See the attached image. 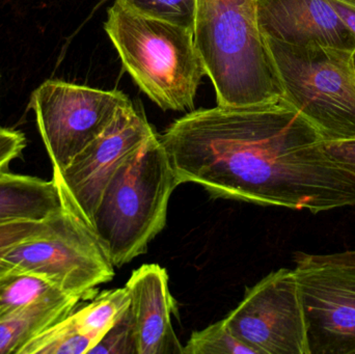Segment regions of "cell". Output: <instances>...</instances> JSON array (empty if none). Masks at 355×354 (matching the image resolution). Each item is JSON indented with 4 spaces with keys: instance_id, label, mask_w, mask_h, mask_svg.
I'll return each mask as SVG.
<instances>
[{
    "instance_id": "obj_16",
    "label": "cell",
    "mask_w": 355,
    "mask_h": 354,
    "mask_svg": "<svg viewBox=\"0 0 355 354\" xmlns=\"http://www.w3.org/2000/svg\"><path fill=\"white\" fill-rule=\"evenodd\" d=\"M60 293L64 292L43 276L0 270V320L40 299Z\"/></svg>"
},
{
    "instance_id": "obj_8",
    "label": "cell",
    "mask_w": 355,
    "mask_h": 354,
    "mask_svg": "<svg viewBox=\"0 0 355 354\" xmlns=\"http://www.w3.org/2000/svg\"><path fill=\"white\" fill-rule=\"evenodd\" d=\"M225 321L256 354H310L295 269L270 272L246 291Z\"/></svg>"
},
{
    "instance_id": "obj_5",
    "label": "cell",
    "mask_w": 355,
    "mask_h": 354,
    "mask_svg": "<svg viewBox=\"0 0 355 354\" xmlns=\"http://www.w3.org/2000/svg\"><path fill=\"white\" fill-rule=\"evenodd\" d=\"M265 39L283 99L316 127L325 141L354 139V51Z\"/></svg>"
},
{
    "instance_id": "obj_4",
    "label": "cell",
    "mask_w": 355,
    "mask_h": 354,
    "mask_svg": "<svg viewBox=\"0 0 355 354\" xmlns=\"http://www.w3.org/2000/svg\"><path fill=\"white\" fill-rule=\"evenodd\" d=\"M104 29L125 70L154 103L164 110L193 109L206 70L192 29L118 0L108 8Z\"/></svg>"
},
{
    "instance_id": "obj_7",
    "label": "cell",
    "mask_w": 355,
    "mask_h": 354,
    "mask_svg": "<svg viewBox=\"0 0 355 354\" xmlns=\"http://www.w3.org/2000/svg\"><path fill=\"white\" fill-rule=\"evenodd\" d=\"M131 101L119 91H103L62 80H46L31 93L37 130L53 170H62Z\"/></svg>"
},
{
    "instance_id": "obj_3",
    "label": "cell",
    "mask_w": 355,
    "mask_h": 354,
    "mask_svg": "<svg viewBox=\"0 0 355 354\" xmlns=\"http://www.w3.org/2000/svg\"><path fill=\"white\" fill-rule=\"evenodd\" d=\"M180 184L157 133L116 170L92 220L114 267L147 253L166 227L168 203Z\"/></svg>"
},
{
    "instance_id": "obj_6",
    "label": "cell",
    "mask_w": 355,
    "mask_h": 354,
    "mask_svg": "<svg viewBox=\"0 0 355 354\" xmlns=\"http://www.w3.org/2000/svg\"><path fill=\"white\" fill-rule=\"evenodd\" d=\"M0 270L43 276L62 292L87 299L114 278V264L92 227L62 204L45 232L1 255Z\"/></svg>"
},
{
    "instance_id": "obj_12",
    "label": "cell",
    "mask_w": 355,
    "mask_h": 354,
    "mask_svg": "<svg viewBox=\"0 0 355 354\" xmlns=\"http://www.w3.org/2000/svg\"><path fill=\"white\" fill-rule=\"evenodd\" d=\"M135 319L139 354H183L173 326L177 303L168 285L166 270L158 264L135 269L126 283Z\"/></svg>"
},
{
    "instance_id": "obj_20",
    "label": "cell",
    "mask_w": 355,
    "mask_h": 354,
    "mask_svg": "<svg viewBox=\"0 0 355 354\" xmlns=\"http://www.w3.org/2000/svg\"><path fill=\"white\" fill-rule=\"evenodd\" d=\"M89 354H139L135 319L130 307L114 322Z\"/></svg>"
},
{
    "instance_id": "obj_21",
    "label": "cell",
    "mask_w": 355,
    "mask_h": 354,
    "mask_svg": "<svg viewBox=\"0 0 355 354\" xmlns=\"http://www.w3.org/2000/svg\"><path fill=\"white\" fill-rule=\"evenodd\" d=\"M51 218L41 222L12 220L0 222V257L15 245L45 232L49 228Z\"/></svg>"
},
{
    "instance_id": "obj_26",
    "label": "cell",
    "mask_w": 355,
    "mask_h": 354,
    "mask_svg": "<svg viewBox=\"0 0 355 354\" xmlns=\"http://www.w3.org/2000/svg\"><path fill=\"white\" fill-rule=\"evenodd\" d=\"M352 58H354V71H355V51L354 52V56H352Z\"/></svg>"
},
{
    "instance_id": "obj_23",
    "label": "cell",
    "mask_w": 355,
    "mask_h": 354,
    "mask_svg": "<svg viewBox=\"0 0 355 354\" xmlns=\"http://www.w3.org/2000/svg\"><path fill=\"white\" fill-rule=\"evenodd\" d=\"M325 149L340 166L349 170L355 176V137L325 141Z\"/></svg>"
},
{
    "instance_id": "obj_13",
    "label": "cell",
    "mask_w": 355,
    "mask_h": 354,
    "mask_svg": "<svg viewBox=\"0 0 355 354\" xmlns=\"http://www.w3.org/2000/svg\"><path fill=\"white\" fill-rule=\"evenodd\" d=\"M60 209L62 202L53 179L45 180L8 170L0 172V222H41Z\"/></svg>"
},
{
    "instance_id": "obj_15",
    "label": "cell",
    "mask_w": 355,
    "mask_h": 354,
    "mask_svg": "<svg viewBox=\"0 0 355 354\" xmlns=\"http://www.w3.org/2000/svg\"><path fill=\"white\" fill-rule=\"evenodd\" d=\"M80 303L72 312L79 330L99 342L114 322L130 307V295L126 287L106 290Z\"/></svg>"
},
{
    "instance_id": "obj_22",
    "label": "cell",
    "mask_w": 355,
    "mask_h": 354,
    "mask_svg": "<svg viewBox=\"0 0 355 354\" xmlns=\"http://www.w3.org/2000/svg\"><path fill=\"white\" fill-rule=\"evenodd\" d=\"M26 137L21 131L0 127V172H6L10 163L22 155Z\"/></svg>"
},
{
    "instance_id": "obj_17",
    "label": "cell",
    "mask_w": 355,
    "mask_h": 354,
    "mask_svg": "<svg viewBox=\"0 0 355 354\" xmlns=\"http://www.w3.org/2000/svg\"><path fill=\"white\" fill-rule=\"evenodd\" d=\"M96 344L79 330L71 313L29 341L18 354H89Z\"/></svg>"
},
{
    "instance_id": "obj_9",
    "label": "cell",
    "mask_w": 355,
    "mask_h": 354,
    "mask_svg": "<svg viewBox=\"0 0 355 354\" xmlns=\"http://www.w3.org/2000/svg\"><path fill=\"white\" fill-rule=\"evenodd\" d=\"M143 112L130 105L121 108L105 130L62 170H53L62 205L92 227V220L114 172L155 135Z\"/></svg>"
},
{
    "instance_id": "obj_25",
    "label": "cell",
    "mask_w": 355,
    "mask_h": 354,
    "mask_svg": "<svg viewBox=\"0 0 355 354\" xmlns=\"http://www.w3.org/2000/svg\"><path fill=\"white\" fill-rule=\"evenodd\" d=\"M329 1L355 35V0H329Z\"/></svg>"
},
{
    "instance_id": "obj_18",
    "label": "cell",
    "mask_w": 355,
    "mask_h": 354,
    "mask_svg": "<svg viewBox=\"0 0 355 354\" xmlns=\"http://www.w3.org/2000/svg\"><path fill=\"white\" fill-rule=\"evenodd\" d=\"M183 354H256L238 340L225 319L193 332L183 346Z\"/></svg>"
},
{
    "instance_id": "obj_19",
    "label": "cell",
    "mask_w": 355,
    "mask_h": 354,
    "mask_svg": "<svg viewBox=\"0 0 355 354\" xmlns=\"http://www.w3.org/2000/svg\"><path fill=\"white\" fill-rule=\"evenodd\" d=\"M125 6L156 18L164 19L193 31L196 0H118Z\"/></svg>"
},
{
    "instance_id": "obj_24",
    "label": "cell",
    "mask_w": 355,
    "mask_h": 354,
    "mask_svg": "<svg viewBox=\"0 0 355 354\" xmlns=\"http://www.w3.org/2000/svg\"><path fill=\"white\" fill-rule=\"evenodd\" d=\"M296 259L316 264H329V265L341 266L355 270V249L342 251V253L325 254V255H311V254L297 253Z\"/></svg>"
},
{
    "instance_id": "obj_2",
    "label": "cell",
    "mask_w": 355,
    "mask_h": 354,
    "mask_svg": "<svg viewBox=\"0 0 355 354\" xmlns=\"http://www.w3.org/2000/svg\"><path fill=\"white\" fill-rule=\"evenodd\" d=\"M194 43L217 105L283 98V87L257 14V0H196Z\"/></svg>"
},
{
    "instance_id": "obj_11",
    "label": "cell",
    "mask_w": 355,
    "mask_h": 354,
    "mask_svg": "<svg viewBox=\"0 0 355 354\" xmlns=\"http://www.w3.org/2000/svg\"><path fill=\"white\" fill-rule=\"evenodd\" d=\"M265 37L295 46L355 51V35L329 0H257Z\"/></svg>"
},
{
    "instance_id": "obj_14",
    "label": "cell",
    "mask_w": 355,
    "mask_h": 354,
    "mask_svg": "<svg viewBox=\"0 0 355 354\" xmlns=\"http://www.w3.org/2000/svg\"><path fill=\"white\" fill-rule=\"evenodd\" d=\"M85 297L60 293L0 320V354H18L37 335L70 315Z\"/></svg>"
},
{
    "instance_id": "obj_10",
    "label": "cell",
    "mask_w": 355,
    "mask_h": 354,
    "mask_svg": "<svg viewBox=\"0 0 355 354\" xmlns=\"http://www.w3.org/2000/svg\"><path fill=\"white\" fill-rule=\"evenodd\" d=\"M294 261L310 354H355V270Z\"/></svg>"
},
{
    "instance_id": "obj_1",
    "label": "cell",
    "mask_w": 355,
    "mask_h": 354,
    "mask_svg": "<svg viewBox=\"0 0 355 354\" xmlns=\"http://www.w3.org/2000/svg\"><path fill=\"white\" fill-rule=\"evenodd\" d=\"M160 141L180 183L212 197L312 213L355 205V176L285 99L191 110Z\"/></svg>"
}]
</instances>
